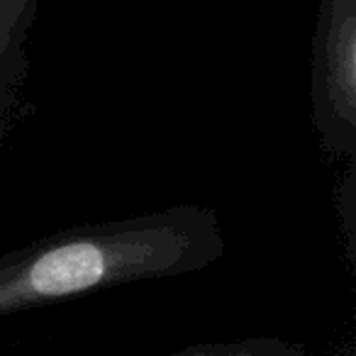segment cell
Wrapping results in <instances>:
<instances>
[{"label":"cell","mask_w":356,"mask_h":356,"mask_svg":"<svg viewBox=\"0 0 356 356\" xmlns=\"http://www.w3.org/2000/svg\"><path fill=\"white\" fill-rule=\"evenodd\" d=\"M40 6L42 0H0V144L20 108L30 74L27 42Z\"/></svg>","instance_id":"cell-3"},{"label":"cell","mask_w":356,"mask_h":356,"mask_svg":"<svg viewBox=\"0 0 356 356\" xmlns=\"http://www.w3.org/2000/svg\"><path fill=\"white\" fill-rule=\"evenodd\" d=\"M312 127L332 161H356V0H320L310 51Z\"/></svg>","instance_id":"cell-2"},{"label":"cell","mask_w":356,"mask_h":356,"mask_svg":"<svg viewBox=\"0 0 356 356\" xmlns=\"http://www.w3.org/2000/svg\"><path fill=\"white\" fill-rule=\"evenodd\" d=\"M222 252L220 215L205 205L56 229L0 257V315L120 283L198 271Z\"/></svg>","instance_id":"cell-1"}]
</instances>
